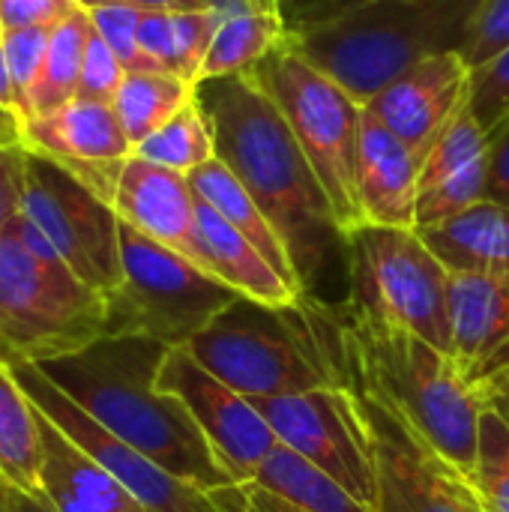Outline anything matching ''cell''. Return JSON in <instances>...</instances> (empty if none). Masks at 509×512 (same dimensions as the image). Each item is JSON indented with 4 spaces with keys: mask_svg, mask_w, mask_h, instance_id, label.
I'll return each instance as SVG.
<instances>
[{
    "mask_svg": "<svg viewBox=\"0 0 509 512\" xmlns=\"http://www.w3.org/2000/svg\"><path fill=\"white\" fill-rule=\"evenodd\" d=\"M0 512H21L18 507V492L0 477Z\"/></svg>",
    "mask_w": 509,
    "mask_h": 512,
    "instance_id": "cell-45",
    "label": "cell"
},
{
    "mask_svg": "<svg viewBox=\"0 0 509 512\" xmlns=\"http://www.w3.org/2000/svg\"><path fill=\"white\" fill-rule=\"evenodd\" d=\"M93 33V21L87 9H75L69 18H63L51 30L48 54L42 63V75L36 81V90L30 96V117L48 114L54 108H63L78 93V78L87 54V42Z\"/></svg>",
    "mask_w": 509,
    "mask_h": 512,
    "instance_id": "cell-29",
    "label": "cell"
},
{
    "mask_svg": "<svg viewBox=\"0 0 509 512\" xmlns=\"http://www.w3.org/2000/svg\"><path fill=\"white\" fill-rule=\"evenodd\" d=\"M123 78H126L123 63L102 42V36L93 30L90 33V42H87V54H84V66H81V78H78L75 99L111 105L114 96H117V90H120V84H123Z\"/></svg>",
    "mask_w": 509,
    "mask_h": 512,
    "instance_id": "cell-36",
    "label": "cell"
},
{
    "mask_svg": "<svg viewBox=\"0 0 509 512\" xmlns=\"http://www.w3.org/2000/svg\"><path fill=\"white\" fill-rule=\"evenodd\" d=\"M471 111L489 135L509 120V48L471 69Z\"/></svg>",
    "mask_w": 509,
    "mask_h": 512,
    "instance_id": "cell-34",
    "label": "cell"
},
{
    "mask_svg": "<svg viewBox=\"0 0 509 512\" xmlns=\"http://www.w3.org/2000/svg\"><path fill=\"white\" fill-rule=\"evenodd\" d=\"M450 357L471 387L509 348V276L450 273Z\"/></svg>",
    "mask_w": 509,
    "mask_h": 512,
    "instance_id": "cell-19",
    "label": "cell"
},
{
    "mask_svg": "<svg viewBox=\"0 0 509 512\" xmlns=\"http://www.w3.org/2000/svg\"><path fill=\"white\" fill-rule=\"evenodd\" d=\"M54 27H27V30H3V51H6V69L12 81V96L21 120L30 114V96L36 90V81L42 75V63L48 54Z\"/></svg>",
    "mask_w": 509,
    "mask_h": 512,
    "instance_id": "cell-32",
    "label": "cell"
},
{
    "mask_svg": "<svg viewBox=\"0 0 509 512\" xmlns=\"http://www.w3.org/2000/svg\"><path fill=\"white\" fill-rule=\"evenodd\" d=\"M27 177V147L0 144V231L21 213Z\"/></svg>",
    "mask_w": 509,
    "mask_h": 512,
    "instance_id": "cell-38",
    "label": "cell"
},
{
    "mask_svg": "<svg viewBox=\"0 0 509 512\" xmlns=\"http://www.w3.org/2000/svg\"><path fill=\"white\" fill-rule=\"evenodd\" d=\"M210 495L222 512H309L258 489L255 483H237V486L213 489Z\"/></svg>",
    "mask_w": 509,
    "mask_h": 512,
    "instance_id": "cell-39",
    "label": "cell"
},
{
    "mask_svg": "<svg viewBox=\"0 0 509 512\" xmlns=\"http://www.w3.org/2000/svg\"><path fill=\"white\" fill-rule=\"evenodd\" d=\"M375 456V512H486L468 474L393 408L354 390Z\"/></svg>",
    "mask_w": 509,
    "mask_h": 512,
    "instance_id": "cell-12",
    "label": "cell"
},
{
    "mask_svg": "<svg viewBox=\"0 0 509 512\" xmlns=\"http://www.w3.org/2000/svg\"><path fill=\"white\" fill-rule=\"evenodd\" d=\"M21 390L30 402L66 432L87 456H93L111 477H117L150 512H222L210 492L174 477L153 459L141 456L129 444L108 435L96 420H90L78 405H72L36 366L9 363Z\"/></svg>",
    "mask_w": 509,
    "mask_h": 512,
    "instance_id": "cell-13",
    "label": "cell"
},
{
    "mask_svg": "<svg viewBox=\"0 0 509 512\" xmlns=\"http://www.w3.org/2000/svg\"><path fill=\"white\" fill-rule=\"evenodd\" d=\"M279 444L291 447L345 492L375 510V456L351 387L249 399Z\"/></svg>",
    "mask_w": 509,
    "mask_h": 512,
    "instance_id": "cell-11",
    "label": "cell"
},
{
    "mask_svg": "<svg viewBox=\"0 0 509 512\" xmlns=\"http://www.w3.org/2000/svg\"><path fill=\"white\" fill-rule=\"evenodd\" d=\"M21 213L84 285L102 297L120 285V219L114 207L63 165L30 150Z\"/></svg>",
    "mask_w": 509,
    "mask_h": 512,
    "instance_id": "cell-10",
    "label": "cell"
},
{
    "mask_svg": "<svg viewBox=\"0 0 509 512\" xmlns=\"http://www.w3.org/2000/svg\"><path fill=\"white\" fill-rule=\"evenodd\" d=\"M90 12V21H93V30L102 36V42L117 54V60L123 63L126 72H147V69H156L144 54H141V45H138V24H141V15L144 9H138L135 3H108V6H96V9H87Z\"/></svg>",
    "mask_w": 509,
    "mask_h": 512,
    "instance_id": "cell-33",
    "label": "cell"
},
{
    "mask_svg": "<svg viewBox=\"0 0 509 512\" xmlns=\"http://www.w3.org/2000/svg\"><path fill=\"white\" fill-rule=\"evenodd\" d=\"M195 93H198L195 84L162 69L126 72L111 108L132 147H138L159 126H165L177 111H183L195 99Z\"/></svg>",
    "mask_w": 509,
    "mask_h": 512,
    "instance_id": "cell-28",
    "label": "cell"
},
{
    "mask_svg": "<svg viewBox=\"0 0 509 512\" xmlns=\"http://www.w3.org/2000/svg\"><path fill=\"white\" fill-rule=\"evenodd\" d=\"M471 483L486 512H509V420L495 408H483L480 444Z\"/></svg>",
    "mask_w": 509,
    "mask_h": 512,
    "instance_id": "cell-31",
    "label": "cell"
},
{
    "mask_svg": "<svg viewBox=\"0 0 509 512\" xmlns=\"http://www.w3.org/2000/svg\"><path fill=\"white\" fill-rule=\"evenodd\" d=\"M135 156H141L153 165L171 168L177 174H192L195 168L216 159L213 129H210V120H207L201 102H198V93L183 111H177L150 138H144L135 147Z\"/></svg>",
    "mask_w": 509,
    "mask_h": 512,
    "instance_id": "cell-30",
    "label": "cell"
},
{
    "mask_svg": "<svg viewBox=\"0 0 509 512\" xmlns=\"http://www.w3.org/2000/svg\"><path fill=\"white\" fill-rule=\"evenodd\" d=\"M252 483L300 510L309 512H375L357 501L351 492H345L330 474H324L318 465L303 459L285 444H276L273 453L261 462Z\"/></svg>",
    "mask_w": 509,
    "mask_h": 512,
    "instance_id": "cell-27",
    "label": "cell"
},
{
    "mask_svg": "<svg viewBox=\"0 0 509 512\" xmlns=\"http://www.w3.org/2000/svg\"><path fill=\"white\" fill-rule=\"evenodd\" d=\"M345 255L351 309L402 327L450 354V270L417 228L360 225L345 234Z\"/></svg>",
    "mask_w": 509,
    "mask_h": 512,
    "instance_id": "cell-9",
    "label": "cell"
},
{
    "mask_svg": "<svg viewBox=\"0 0 509 512\" xmlns=\"http://www.w3.org/2000/svg\"><path fill=\"white\" fill-rule=\"evenodd\" d=\"M489 201L509 207V120L492 132V159H489Z\"/></svg>",
    "mask_w": 509,
    "mask_h": 512,
    "instance_id": "cell-41",
    "label": "cell"
},
{
    "mask_svg": "<svg viewBox=\"0 0 509 512\" xmlns=\"http://www.w3.org/2000/svg\"><path fill=\"white\" fill-rule=\"evenodd\" d=\"M186 180H189V186H192L198 201L213 207L231 228H237L249 243H255V249L276 267V273L288 285H294L300 294H306L300 279H297V270L291 264V255H288L279 231L264 216V210L255 204V198L243 189V183L219 159H210L207 165L195 168L192 174H186Z\"/></svg>",
    "mask_w": 509,
    "mask_h": 512,
    "instance_id": "cell-23",
    "label": "cell"
},
{
    "mask_svg": "<svg viewBox=\"0 0 509 512\" xmlns=\"http://www.w3.org/2000/svg\"><path fill=\"white\" fill-rule=\"evenodd\" d=\"M111 207L117 219L135 228L138 234L186 255L201 270H207L198 240V222H195L198 198L186 174L153 165L132 153L117 177Z\"/></svg>",
    "mask_w": 509,
    "mask_h": 512,
    "instance_id": "cell-17",
    "label": "cell"
},
{
    "mask_svg": "<svg viewBox=\"0 0 509 512\" xmlns=\"http://www.w3.org/2000/svg\"><path fill=\"white\" fill-rule=\"evenodd\" d=\"M0 45H3V21H0Z\"/></svg>",
    "mask_w": 509,
    "mask_h": 512,
    "instance_id": "cell-48",
    "label": "cell"
},
{
    "mask_svg": "<svg viewBox=\"0 0 509 512\" xmlns=\"http://www.w3.org/2000/svg\"><path fill=\"white\" fill-rule=\"evenodd\" d=\"M285 39H288V21L282 15V3L243 6L219 15L198 84L249 72Z\"/></svg>",
    "mask_w": 509,
    "mask_h": 512,
    "instance_id": "cell-24",
    "label": "cell"
},
{
    "mask_svg": "<svg viewBox=\"0 0 509 512\" xmlns=\"http://www.w3.org/2000/svg\"><path fill=\"white\" fill-rule=\"evenodd\" d=\"M105 336V297L18 213L0 231V360L45 363Z\"/></svg>",
    "mask_w": 509,
    "mask_h": 512,
    "instance_id": "cell-6",
    "label": "cell"
},
{
    "mask_svg": "<svg viewBox=\"0 0 509 512\" xmlns=\"http://www.w3.org/2000/svg\"><path fill=\"white\" fill-rule=\"evenodd\" d=\"M474 390H477V396L483 399L486 408H495L501 417L509 420V348Z\"/></svg>",
    "mask_w": 509,
    "mask_h": 512,
    "instance_id": "cell-43",
    "label": "cell"
},
{
    "mask_svg": "<svg viewBox=\"0 0 509 512\" xmlns=\"http://www.w3.org/2000/svg\"><path fill=\"white\" fill-rule=\"evenodd\" d=\"M417 234L450 273L509 276L507 204L486 198L441 225L417 228Z\"/></svg>",
    "mask_w": 509,
    "mask_h": 512,
    "instance_id": "cell-22",
    "label": "cell"
},
{
    "mask_svg": "<svg viewBox=\"0 0 509 512\" xmlns=\"http://www.w3.org/2000/svg\"><path fill=\"white\" fill-rule=\"evenodd\" d=\"M219 12H162L147 9L138 24L141 54L162 72L198 87L201 66L216 33Z\"/></svg>",
    "mask_w": 509,
    "mask_h": 512,
    "instance_id": "cell-26",
    "label": "cell"
},
{
    "mask_svg": "<svg viewBox=\"0 0 509 512\" xmlns=\"http://www.w3.org/2000/svg\"><path fill=\"white\" fill-rule=\"evenodd\" d=\"M18 507L21 512H51L42 501H33V498H24V495H18Z\"/></svg>",
    "mask_w": 509,
    "mask_h": 512,
    "instance_id": "cell-46",
    "label": "cell"
},
{
    "mask_svg": "<svg viewBox=\"0 0 509 512\" xmlns=\"http://www.w3.org/2000/svg\"><path fill=\"white\" fill-rule=\"evenodd\" d=\"M255 84L273 99L315 177L321 180L342 237L363 225L357 204V138L363 102H357L333 75L303 57L291 39L273 48L249 69Z\"/></svg>",
    "mask_w": 509,
    "mask_h": 512,
    "instance_id": "cell-7",
    "label": "cell"
},
{
    "mask_svg": "<svg viewBox=\"0 0 509 512\" xmlns=\"http://www.w3.org/2000/svg\"><path fill=\"white\" fill-rule=\"evenodd\" d=\"M420 159L363 108L357 138V204L363 225L417 228Z\"/></svg>",
    "mask_w": 509,
    "mask_h": 512,
    "instance_id": "cell-18",
    "label": "cell"
},
{
    "mask_svg": "<svg viewBox=\"0 0 509 512\" xmlns=\"http://www.w3.org/2000/svg\"><path fill=\"white\" fill-rule=\"evenodd\" d=\"M471 102V66L459 51L435 54L393 78L363 108L426 159L438 135Z\"/></svg>",
    "mask_w": 509,
    "mask_h": 512,
    "instance_id": "cell-16",
    "label": "cell"
},
{
    "mask_svg": "<svg viewBox=\"0 0 509 512\" xmlns=\"http://www.w3.org/2000/svg\"><path fill=\"white\" fill-rule=\"evenodd\" d=\"M21 135H24V120L0 102V144L3 147H24Z\"/></svg>",
    "mask_w": 509,
    "mask_h": 512,
    "instance_id": "cell-44",
    "label": "cell"
},
{
    "mask_svg": "<svg viewBox=\"0 0 509 512\" xmlns=\"http://www.w3.org/2000/svg\"><path fill=\"white\" fill-rule=\"evenodd\" d=\"M366 3H375V0H282V15L288 21V33H294V30H306L330 18H339Z\"/></svg>",
    "mask_w": 509,
    "mask_h": 512,
    "instance_id": "cell-40",
    "label": "cell"
},
{
    "mask_svg": "<svg viewBox=\"0 0 509 512\" xmlns=\"http://www.w3.org/2000/svg\"><path fill=\"white\" fill-rule=\"evenodd\" d=\"M198 102L213 129L216 159L273 222L309 297L345 237L303 147L249 72L201 81Z\"/></svg>",
    "mask_w": 509,
    "mask_h": 512,
    "instance_id": "cell-1",
    "label": "cell"
},
{
    "mask_svg": "<svg viewBox=\"0 0 509 512\" xmlns=\"http://www.w3.org/2000/svg\"><path fill=\"white\" fill-rule=\"evenodd\" d=\"M120 285L105 297V336L186 348L240 294L186 255L120 222Z\"/></svg>",
    "mask_w": 509,
    "mask_h": 512,
    "instance_id": "cell-8",
    "label": "cell"
},
{
    "mask_svg": "<svg viewBox=\"0 0 509 512\" xmlns=\"http://www.w3.org/2000/svg\"><path fill=\"white\" fill-rule=\"evenodd\" d=\"M483 0H375L288 39L357 102L426 57L462 51Z\"/></svg>",
    "mask_w": 509,
    "mask_h": 512,
    "instance_id": "cell-5",
    "label": "cell"
},
{
    "mask_svg": "<svg viewBox=\"0 0 509 512\" xmlns=\"http://www.w3.org/2000/svg\"><path fill=\"white\" fill-rule=\"evenodd\" d=\"M24 147L48 156L111 204L117 177L135 153L111 105L72 99L63 108L24 120Z\"/></svg>",
    "mask_w": 509,
    "mask_h": 512,
    "instance_id": "cell-15",
    "label": "cell"
},
{
    "mask_svg": "<svg viewBox=\"0 0 509 512\" xmlns=\"http://www.w3.org/2000/svg\"><path fill=\"white\" fill-rule=\"evenodd\" d=\"M186 348L246 399L351 387L339 309L312 297L294 306L237 297Z\"/></svg>",
    "mask_w": 509,
    "mask_h": 512,
    "instance_id": "cell-3",
    "label": "cell"
},
{
    "mask_svg": "<svg viewBox=\"0 0 509 512\" xmlns=\"http://www.w3.org/2000/svg\"><path fill=\"white\" fill-rule=\"evenodd\" d=\"M81 9H96V6H108V3H126V0H75Z\"/></svg>",
    "mask_w": 509,
    "mask_h": 512,
    "instance_id": "cell-47",
    "label": "cell"
},
{
    "mask_svg": "<svg viewBox=\"0 0 509 512\" xmlns=\"http://www.w3.org/2000/svg\"><path fill=\"white\" fill-rule=\"evenodd\" d=\"M0 477L24 498H42L39 411L0 360Z\"/></svg>",
    "mask_w": 509,
    "mask_h": 512,
    "instance_id": "cell-25",
    "label": "cell"
},
{
    "mask_svg": "<svg viewBox=\"0 0 509 512\" xmlns=\"http://www.w3.org/2000/svg\"><path fill=\"white\" fill-rule=\"evenodd\" d=\"M195 222H198V240L207 270L219 282L234 288L240 297L267 306H294L306 297L276 273V267L255 249V243H249L204 201H198Z\"/></svg>",
    "mask_w": 509,
    "mask_h": 512,
    "instance_id": "cell-21",
    "label": "cell"
},
{
    "mask_svg": "<svg viewBox=\"0 0 509 512\" xmlns=\"http://www.w3.org/2000/svg\"><path fill=\"white\" fill-rule=\"evenodd\" d=\"M39 411V408H36ZM42 504L51 512H150L42 411Z\"/></svg>",
    "mask_w": 509,
    "mask_h": 512,
    "instance_id": "cell-20",
    "label": "cell"
},
{
    "mask_svg": "<svg viewBox=\"0 0 509 512\" xmlns=\"http://www.w3.org/2000/svg\"><path fill=\"white\" fill-rule=\"evenodd\" d=\"M156 384L186 405L231 480L252 483L261 462L279 444L255 405L210 375L189 348H171L165 354Z\"/></svg>",
    "mask_w": 509,
    "mask_h": 512,
    "instance_id": "cell-14",
    "label": "cell"
},
{
    "mask_svg": "<svg viewBox=\"0 0 509 512\" xmlns=\"http://www.w3.org/2000/svg\"><path fill=\"white\" fill-rule=\"evenodd\" d=\"M504 48H509V0H483L459 54L471 69H480Z\"/></svg>",
    "mask_w": 509,
    "mask_h": 512,
    "instance_id": "cell-35",
    "label": "cell"
},
{
    "mask_svg": "<svg viewBox=\"0 0 509 512\" xmlns=\"http://www.w3.org/2000/svg\"><path fill=\"white\" fill-rule=\"evenodd\" d=\"M351 390H363L393 408L462 474H474L483 399L465 381L456 360L426 339L363 315L339 312Z\"/></svg>",
    "mask_w": 509,
    "mask_h": 512,
    "instance_id": "cell-4",
    "label": "cell"
},
{
    "mask_svg": "<svg viewBox=\"0 0 509 512\" xmlns=\"http://www.w3.org/2000/svg\"><path fill=\"white\" fill-rule=\"evenodd\" d=\"M81 9L75 0H0L3 30H27V27H57Z\"/></svg>",
    "mask_w": 509,
    "mask_h": 512,
    "instance_id": "cell-37",
    "label": "cell"
},
{
    "mask_svg": "<svg viewBox=\"0 0 509 512\" xmlns=\"http://www.w3.org/2000/svg\"><path fill=\"white\" fill-rule=\"evenodd\" d=\"M168 351L147 336H99L72 354L36 363V369L108 435L174 477L204 492L237 486L186 405L159 390L156 378Z\"/></svg>",
    "mask_w": 509,
    "mask_h": 512,
    "instance_id": "cell-2",
    "label": "cell"
},
{
    "mask_svg": "<svg viewBox=\"0 0 509 512\" xmlns=\"http://www.w3.org/2000/svg\"><path fill=\"white\" fill-rule=\"evenodd\" d=\"M138 9H162V12H234L243 6H261V3H282V0H129Z\"/></svg>",
    "mask_w": 509,
    "mask_h": 512,
    "instance_id": "cell-42",
    "label": "cell"
}]
</instances>
